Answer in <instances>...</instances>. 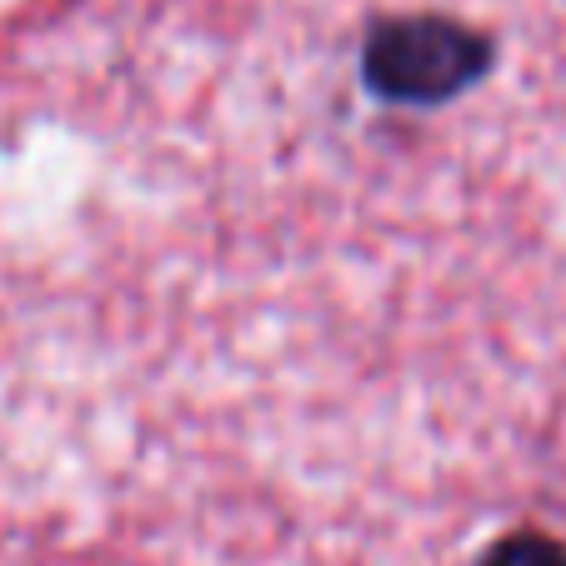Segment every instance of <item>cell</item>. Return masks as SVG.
<instances>
[{"instance_id":"1","label":"cell","mask_w":566,"mask_h":566,"mask_svg":"<svg viewBox=\"0 0 566 566\" xmlns=\"http://www.w3.org/2000/svg\"><path fill=\"white\" fill-rule=\"evenodd\" d=\"M366 86L396 106H441L492 71V41L451 15H396L361 55Z\"/></svg>"},{"instance_id":"2","label":"cell","mask_w":566,"mask_h":566,"mask_svg":"<svg viewBox=\"0 0 566 566\" xmlns=\"http://www.w3.org/2000/svg\"><path fill=\"white\" fill-rule=\"evenodd\" d=\"M481 566H566V546L556 542V536H546V532H512V536H502V542L486 552V562Z\"/></svg>"}]
</instances>
